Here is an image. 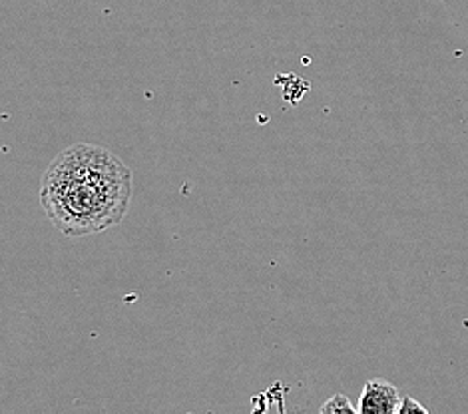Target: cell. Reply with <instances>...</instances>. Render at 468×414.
Returning <instances> with one entry per match:
<instances>
[{
	"mask_svg": "<svg viewBox=\"0 0 468 414\" xmlns=\"http://www.w3.org/2000/svg\"><path fill=\"white\" fill-rule=\"evenodd\" d=\"M132 192L130 167L114 152L74 143L44 172L40 204L60 233L84 238L118 226L128 214Z\"/></svg>",
	"mask_w": 468,
	"mask_h": 414,
	"instance_id": "6da1fadb",
	"label": "cell"
},
{
	"mask_svg": "<svg viewBox=\"0 0 468 414\" xmlns=\"http://www.w3.org/2000/svg\"><path fill=\"white\" fill-rule=\"evenodd\" d=\"M403 397L393 383L385 378H373L365 383L359 397L361 414H397Z\"/></svg>",
	"mask_w": 468,
	"mask_h": 414,
	"instance_id": "7a4b0ae2",
	"label": "cell"
},
{
	"mask_svg": "<svg viewBox=\"0 0 468 414\" xmlns=\"http://www.w3.org/2000/svg\"><path fill=\"white\" fill-rule=\"evenodd\" d=\"M321 414H361L359 409L351 405V400L345 395L331 397L321 409Z\"/></svg>",
	"mask_w": 468,
	"mask_h": 414,
	"instance_id": "3957f363",
	"label": "cell"
},
{
	"mask_svg": "<svg viewBox=\"0 0 468 414\" xmlns=\"http://www.w3.org/2000/svg\"><path fill=\"white\" fill-rule=\"evenodd\" d=\"M397 414H431V412L425 407H422L419 400L412 398V397H403Z\"/></svg>",
	"mask_w": 468,
	"mask_h": 414,
	"instance_id": "277c9868",
	"label": "cell"
}]
</instances>
